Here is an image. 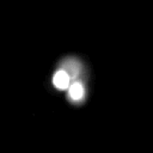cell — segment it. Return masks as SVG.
Segmentation results:
<instances>
[{"label":"cell","instance_id":"7a4b0ae2","mask_svg":"<svg viewBox=\"0 0 153 153\" xmlns=\"http://www.w3.org/2000/svg\"><path fill=\"white\" fill-rule=\"evenodd\" d=\"M68 93H69V97L73 100L81 99L84 97V87H82L81 82L74 81V82L69 84V86H68Z\"/></svg>","mask_w":153,"mask_h":153},{"label":"cell","instance_id":"6da1fadb","mask_svg":"<svg viewBox=\"0 0 153 153\" xmlns=\"http://www.w3.org/2000/svg\"><path fill=\"white\" fill-rule=\"evenodd\" d=\"M53 82H54L56 88H59V90H67L69 84H71V79H69L68 74L63 69H60V71H57L54 74Z\"/></svg>","mask_w":153,"mask_h":153},{"label":"cell","instance_id":"3957f363","mask_svg":"<svg viewBox=\"0 0 153 153\" xmlns=\"http://www.w3.org/2000/svg\"><path fill=\"white\" fill-rule=\"evenodd\" d=\"M63 71L68 74L69 79H72L75 75H78V73H79V65L75 61H67L66 62V67H65Z\"/></svg>","mask_w":153,"mask_h":153}]
</instances>
